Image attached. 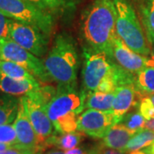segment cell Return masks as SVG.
Segmentation results:
<instances>
[{"label":"cell","instance_id":"10","mask_svg":"<svg viewBox=\"0 0 154 154\" xmlns=\"http://www.w3.org/2000/svg\"><path fill=\"white\" fill-rule=\"evenodd\" d=\"M109 57L123 69L134 75H137L139 72L148 67V57L134 51L118 36L113 42Z\"/></svg>","mask_w":154,"mask_h":154},{"label":"cell","instance_id":"2","mask_svg":"<svg viewBox=\"0 0 154 154\" xmlns=\"http://www.w3.org/2000/svg\"><path fill=\"white\" fill-rule=\"evenodd\" d=\"M81 31L88 50L102 51L109 57L117 37L113 0H94L83 17Z\"/></svg>","mask_w":154,"mask_h":154},{"label":"cell","instance_id":"33","mask_svg":"<svg viewBox=\"0 0 154 154\" xmlns=\"http://www.w3.org/2000/svg\"><path fill=\"white\" fill-rule=\"evenodd\" d=\"M129 154H148V151L147 148L141 149V150H138V151H134V152H130Z\"/></svg>","mask_w":154,"mask_h":154},{"label":"cell","instance_id":"7","mask_svg":"<svg viewBox=\"0 0 154 154\" xmlns=\"http://www.w3.org/2000/svg\"><path fill=\"white\" fill-rule=\"evenodd\" d=\"M0 59L11 61L21 65L42 82H52L45 68L43 60L24 49L11 38L0 40Z\"/></svg>","mask_w":154,"mask_h":154},{"label":"cell","instance_id":"30","mask_svg":"<svg viewBox=\"0 0 154 154\" xmlns=\"http://www.w3.org/2000/svg\"><path fill=\"white\" fill-rule=\"evenodd\" d=\"M65 152H66V154H86L82 149L77 148V147L70 149V150H67V151H65Z\"/></svg>","mask_w":154,"mask_h":154},{"label":"cell","instance_id":"17","mask_svg":"<svg viewBox=\"0 0 154 154\" xmlns=\"http://www.w3.org/2000/svg\"><path fill=\"white\" fill-rule=\"evenodd\" d=\"M19 99L0 95V125L11 124L17 117Z\"/></svg>","mask_w":154,"mask_h":154},{"label":"cell","instance_id":"4","mask_svg":"<svg viewBox=\"0 0 154 154\" xmlns=\"http://www.w3.org/2000/svg\"><path fill=\"white\" fill-rule=\"evenodd\" d=\"M87 93L74 89H57L45 105L47 115L56 132L65 134L76 131L78 118L85 109Z\"/></svg>","mask_w":154,"mask_h":154},{"label":"cell","instance_id":"12","mask_svg":"<svg viewBox=\"0 0 154 154\" xmlns=\"http://www.w3.org/2000/svg\"><path fill=\"white\" fill-rule=\"evenodd\" d=\"M136 96H139V94L134 84L120 86L115 90V98L110 111L118 123L134 105H137Z\"/></svg>","mask_w":154,"mask_h":154},{"label":"cell","instance_id":"29","mask_svg":"<svg viewBox=\"0 0 154 154\" xmlns=\"http://www.w3.org/2000/svg\"><path fill=\"white\" fill-rule=\"evenodd\" d=\"M144 128H146V129L152 130L154 132V118L146 121L145 125H144Z\"/></svg>","mask_w":154,"mask_h":154},{"label":"cell","instance_id":"16","mask_svg":"<svg viewBox=\"0 0 154 154\" xmlns=\"http://www.w3.org/2000/svg\"><path fill=\"white\" fill-rule=\"evenodd\" d=\"M134 86L140 99L144 96L154 94V68L146 67L135 75Z\"/></svg>","mask_w":154,"mask_h":154},{"label":"cell","instance_id":"35","mask_svg":"<svg viewBox=\"0 0 154 154\" xmlns=\"http://www.w3.org/2000/svg\"><path fill=\"white\" fill-rule=\"evenodd\" d=\"M148 151V154H154V142L151 146H149L146 147Z\"/></svg>","mask_w":154,"mask_h":154},{"label":"cell","instance_id":"26","mask_svg":"<svg viewBox=\"0 0 154 154\" xmlns=\"http://www.w3.org/2000/svg\"><path fill=\"white\" fill-rule=\"evenodd\" d=\"M49 10H57L62 8L69 2V0H45Z\"/></svg>","mask_w":154,"mask_h":154},{"label":"cell","instance_id":"1","mask_svg":"<svg viewBox=\"0 0 154 154\" xmlns=\"http://www.w3.org/2000/svg\"><path fill=\"white\" fill-rule=\"evenodd\" d=\"M82 82L88 94L112 93L120 86L134 84L135 75L117 65L105 52L86 49Z\"/></svg>","mask_w":154,"mask_h":154},{"label":"cell","instance_id":"13","mask_svg":"<svg viewBox=\"0 0 154 154\" xmlns=\"http://www.w3.org/2000/svg\"><path fill=\"white\" fill-rule=\"evenodd\" d=\"M42 88L38 81L15 80L0 74V91L11 96H29Z\"/></svg>","mask_w":154,"mask_h":154},{"label":"cell","instance_id":"5","mask_svg":"<svg viewBox=\"0 0 154 154\" xmlns=\"http://www.w3.org/2000/svg\"><path fill=\"white\" fill-rule=\"evenodd\" d=\"M113 3L116 9V31L118 38L136 53L149 57L152 50L130 2L113 0Z\"/></svg>","mask_w":154,"mask_h":154},{"label":"cell","instance_id":"20","mask_svg":"<svg viewBox=\"0 0 154 154\" xmlns=\"http://www.w3.org/2000/svg\"><path fill=\"white\" fill-rule=\"evenodd\" d=\"M154 142V132L146 128L139 130L133 135L127 145L125 152H134L146 148Z\"/></svg>","mask_w":154,"mask_h":154},{"label":"cell","instance_id":"14","mask_svg":"<svg viewBox=\"0 0 154 154\" xmlns=\"http://www.w3.org/2000/svg\"><path fill=\"white\" fill-rule=\"evenodd\" d=\"M135 133L131 131L122 123L112 126L103 138V145L107 148L125 152L129 140Z\"/></svg>","mask_w":154,"mask_h":154},{"label":"cell","instance_id":"36","mask_svg":"<svg viewBox=\"0 0 154 154\" xmlns=\"http://www.w3.org/2000/svg\"><path fill=\"white\" fill-rule=\"evenodd\" d=\"M146 98L151 102V104L154 106V94H150V95H146Z\"/></svg>","mask_w":154,"mask_h":154},{"label":"cell","instance_id":"38","mask_svg":"<svg viewBox=\"0 0 154 154\" xmlns=\"http://www.w3.org/2000/svg\"><path fill=\"white\" fill-rule=\"evenodd\" d=\"M127 1H128V2H131V1H135V0H127Z\"/></svg>","mask_w":154,"mask_h":154},{"label":"cell","instance_id":"24","mask_svg":"<svg viewBox=\"0 0 154 154\" xmlns=\"http://www.w3.org/2000/svg\"><path fill=\"white\" fill-rule=\"evenodd\" d=\"M11 20V18H8L2 13H0V40L11 38V34H10Z\"/></svg>","mask_w":154,"mask_h":154},{"label":"cell","instance_id":"25","mask_svg":"<svg viewBox=\"0 0 154 154\" xmlns=\"http://www.w3.org/2000/svg\"><path fill=\"white\" fill-rule=\"evenodd\" d=\"M36 150L24 148L19 145H15L11 148L5 150L3 152H0V154H36Z\"/></svg>","mask_w":154,"mask_h":154},{"label":"cell","instance_id":"37","mask_svg":"<svg viewBox=\"0 0 154 154\" xmlns=\"http://www.w3.org/2000/svg\"><path fill=\"white\" fill-rule=\"evenodd\" d=\"M89 154H100V153H99V151H94V152H90Z\"/></svg>","mask_w":154,"mask_h":154},{"label":"cell","instance_id":"8","mask_svg":"<svg viewBox=\"0 0 154 154\" xmlns=\"http://www.w3.org/2000/svg\"><path fill=\"white\" fill-rule=\"evenodd\" d=\"M11 38L38 57H44L48 49V35L28 24L11 20Z\"/></svg>","mask_w":154,"mask_h":154},{"label":"cell","instance_id":"21","mask_svg":"<svg viewBox=\"0 0 154 154\" xmlns=\"http://www.w3.org/2000/svg\"><path fill=\"white\" fill-rule=\"evenodd\" d=\"M142 17L150 43L154 44V0H146L142 7Z\"/></svg>","mask_w":154,"mask_h":154},{"label":"cell","instance_id":"27","mask_svg":"<svg viewBox=\"0 0 154 154\" xmlns=\"http://www.w3.org/2000/svg\"><path fill=\"white\" fill-rule=\"evenodd\" d=\"M24 1L32 4L36 7L41 9V10H44V11H48L49 10V7L47 5V3H46L45 0H24Z\"/></svg>","mask_w":154,"mask_h":154},{"label":"cell","instance_id":"31","mask_svg":"<svg viewBox=\"0 0 154 154\" xmlns=\"http://www.w3.org/2000/svg\"><path fill=\"white\" fill-rule=\"evenodd\" d=\"M148 57V67H152L154 68V45L153 49L151 52V55L147 57Z\"/></svg>","mask_w":154,"mask_h":154},{"label":"cell","instance_id":"15","mask_svg":"<svg viewBox=\"0 0 154 154\" xmlns=\"http://www.w3.org/2000/svg\"><path fill=\"white\" fill-rule=\"evenodd\" d=\"M115 92H93L87 94L85 108L99 110H110L113 105Z\"/></svg>","mask_w":154,"mask_h":154},{"label":"cell","instance_id":"19","mask_svg":"<svg viewBox=\"0 0 154 154\" xmlns=\"http://www.w3.org/2000/svg\"><path fill=\"white\" fill-rule=\"evenodd\" d=\"M0 74L15 80L36 81L37 79L25 68L11 61L0 59ZM38 81V80H37Z\"/></svg>","mask_w":154,"mask_h":154},{"label":"cell","instance_id":"3","mask_svg":"<svg viewBox=\"0 0 154 154\" xmlns=\"http://www.w3.org/2000/svg\"><path fill=\"white\" fill-rule=\"evenodd\" d=\"M43 62L51 81L57 83V89L76 88L79 57L71 37L58 34Z\"/></svg>","mask_w":154,"mask_h":154},{"label":"cell","instance_id":"23","mask_svg":"<svg viewBox=\"0 0 154 154\" xmlns=\"http://www.w3.org/2000/svg\"><path fill=\"white\" fill-rule=\"evenodd\" d=\"M0 143L18 145L17 134L13 124L0 125Z\"/></svg>","mask_w":154,"mask_h":154},{"label":"cell","instance_id":"22","mask_svg":"<svg viewBox=\"0 0 154 154\" xmlns=\"http://www.w3.org/2000/svg\"><path fill=\"white\" fill-rule=\"evenodd\" d=\"M146 119L141 115L140 110L133 112H128L126 115L122 117L120 123L123 124L124 126L130 129L133 132L136 133L139 130L144 128V125L146 122Z\"/></svg>","mask_w":154,"mask_h":154},{"label":"cell","instance_id":"11","mask_svg":"<svg viewBox=\"0 0 154 154\" xmlns=\"http://www.w3.org/2000/svg\"><path fill=\"white\" fill-rule=\"evenodd\" d=\"M13 126L16 130L19 146L24 148L38 151L40 145L36 132L29 119L24 96L19 99L17 117L13 122Z\"/></svg>","mask_w":154,"mask_h":154},{"label":"cell","instance_id":"32","mask_svg":"<svg viewBox=\"0 0 154 154\" xmlns=\"http://www.w3.org/2000/svg\"><path fill=\"white\" fill-rule=\"evenodd\" d=\"M44 154H66L63 150H50Z\"/></svg>","mask_w":154,"mask_h":154},{"label":"cell","instance_id":"18","mask_svg":"<svg viewBox=\"0 0 154 154\" xmlns=\"http://www.w3.org/2000/svg\"><path fill=\"white\" fill-rule=\"evenodd\" d=\"M82 140V134L77 132L61 134L60 136H55L54 134L50 136L45 140L47 146H55L63 151L75 148Z\"/></svg>","mask_w":154,"mask_h":154},{"label":"cell","instance_id":"34","mask_svg":"<svg viewBox=\"0 0 154 154\" xmlns=\"http://www.w3.org/2000/svg\"><path fill=\"white\" fill-rule=\"evenodd\" d=\"M13 146H15V145H9V144L0 143V152H3V151H5V150L11 148Z\"/></svg>","mask_w":154,"mask_h":154},{"label":"cell","instance_id":"9","mask_svg":"<svg viewBox=\"0 0 154 154\" xmlns=\"http://www.w3.org/2000/svg\"><path fill=\"white\" fill-rule=\"evenodd\" d=\"M118 122L110 110L88 109L78 118L77 130L94 138H104L105 134Z\"/></svg>","mask_w":154,"mask_h":154},{"label":"cell","instance_id":"28","mask_svg":"<svg viewBox=\"0 0 154 154\" xmlns=\"http://www.w3.org/2000/svg\"><path fill=\"white\" fill-rule=\"evenodd\" d=\"M100 154H126L125 152L123 151H120V150H116V149L107 148L103 149L99 152Z\"/></svg>","mask_w":154,"mask_h":154},{"label":"cell","instance_id":"6","mask_svg":"<svg viewBox=\"0 0 154 154\" xmlns=\"http://www.w3.org/2000/svg\"><path fill=\"white\" fill-rule=\"evenodd\" d=\"M0 13L38 28L46 35H49L53 28V18L48 11L24 0H0Z\"/></svg>","mask_w":154,"mask_h":154}]
</instances>
